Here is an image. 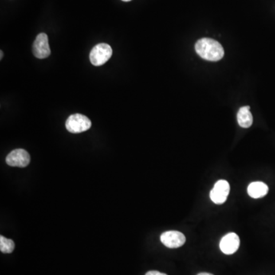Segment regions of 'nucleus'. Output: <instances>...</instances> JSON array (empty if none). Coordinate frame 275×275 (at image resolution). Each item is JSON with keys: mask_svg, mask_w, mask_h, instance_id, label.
<instances>
[{"mask_svg": "<svg viewBox=\"0 0 275 275\" xmlns=\"http://www.w3.org/2000/svg\"><path fill=\"white\" fill-rule=\"evenodd\" d=\"M238 123L242 128H249L253 123V117L250 112V107L249 106L241 107L238 110L237 114Z\"/></svg>", "mask_w": 275, "mask_h": 275, "instance_id": "10", "label": "nucleus"}, {"mask_svg": "<svg viewBox=\"0 0 275 275\" xmlns=\"http://www.w3.org/2000/svg\"><path fill=\"white\" fill-rule=\"evenodd\" d=\"M212 275V274L206 273V272H203V273L198 274V275Z\"/></svg>", "mask_w": 275, "mask_h": 275, "instance_id": "13", "label": "nucleus"}, {"mask_svg": "<svg viewBox=\"0 0 275 275\" xmlns=\"http://www.w3.org/2000/svg\"><path fill=\"white\" fill-rule=\"evenodd\" d=\"M0 54H1V55H0V58L2 59V56H3V52H2V51H1V52H0Z\"/></svg>", "mask_w": 275, "mask_h": 275, "instance_id": "14", "label": "nucleus"}, {"mask_svg": "<svg viewBox=\"0 0 275 275\" xmlns=\"http://www.w3.org/2000/svg\"><path fill=\"white\" fill-rule=\"evenodd\" d=\"M268 193V186L266 183L257 181L252 182L248 186V194L252 198L258 199L267 195Z\"/></svg>", "mask_w": 275, "mask_h": 275, "instance_id": "9", "label": "nucleus"}, {"mask_svg": "<svg viewBox=\"0 0 275 275\" xmlns=\"http://www.w3.org/2000/svg\"><path fill=\"white\" fill-rule=\"evenodd\" d=\"M33 55L37 58L44 59L51 55V49L48 44V36L45 33H41L36 37L33 44Z\"/></svg>", "mask_w": 275, "mask_h": 275, "instance_id": "7", "label": "nucleus"}, {"mask_svg": "<svg viewBox=\"0 0 275 275\" xmlns=\"http://www.w3.org/2000/svg\"><path fill=\"white\" fill-rule=\"evenodd\" d=\"M15 243L12 239H9L4 237L0 236V250L2 253L9 254L14 251Z\"/></svg>", "mask_w": 275, "mask_h": 275, "instance_id": "11", "label": "nucleus"}, {"mask_svg": "<svg viewBox=\"0 0 275 275\" xmlns=\"http://www.w3.org/2000/svg\"><path fill=\"white\" fill-rule=\"evenodd\" d=\"M66 128L71 133H81L91 128L92 123L86 115L73 114L70 115L66 121Z\"/></svg>", "mask_w": 275, "mask_h": 275, "instance_id": "2", "label": "nucleus"}, {"mask_svg": "<svg viewBox=\"0 0 275 275\" xmlns=\"http://www.w3.org/2000/svg\"><path fill=\"white\" fill-rule=\"evenodd\" d=\"M122 1H124V2H129V1H131V0H122Z\"/></svg>", "mask_w": 275, "mask_h": 275, "instance_id": "15", "label": "nucleus"}, {"mask_svg": "<svg viewBox=\"0 0 275 275\" xmlns=\"http://www.w3.org/2000/svg\"><path fill=\"white\" fill-rule=\"evenodd\" d=\"M240 239L238 235L234 233H228L220 241V248L225 255L234 254L239 248Z\"/></svg>", "mask_w": 275, "mask_h": 275, "instance_id": "8", "label": "nucleus"}, {"mask_svg": "<svg viewBox=\"0 0 275 275\" xmlns=\"http://www.w3.org/2000/svg\"><path fill=\"white\" fill-rule=\"evenodd\" d=\"M112 49L106 43L98 44L93 47L90 54V60L92 65L99 67L103 65L112 57Z\"/></svg>", "mask_w": 275, "mask_h": 275, "instance_id": "3", "label": "nucleus"}, {"mask_svg": "<svg viewBox=\"0 0 275 275\" xmlns=\"http://www.w3.org/2000/svg\"><path fill=\"white\" fill-rule=\"evenodd\" d=\"M161 241L169 249H177L184 245L186 237L178 231H167L161 236Z\"/></svg>", "mask_w": 275, "mask_h": 275, "instance_id": "6", "label": "nucleus"}, {"mask_svg": "<svg viewBox=\"0 0 275 275\" xmlns=\"http://www.w3.org/2000/svg\"><path fill=\"white\" fill-rule=\"evenodd\" d=\"M230 191V186L227 181L220 180L217 181L210 191V199L216 204H222L227 200Z\"/></svg>", "mask_w": 275, "mask_h": 275, "instance_id": "4", "label": "nucleus"}, {"mask_svg": "<svg viewBox=\"0 0 275 275\" xmlns=\"http://www.w3.org/2000/svg\"><path fill=\"white\" fill-rule=\"evenodd\" d=\"M195 50L200 57L209 61H218L224 56V49L221 44L208 37L198 40L196 43Z\"/></svg>", "mask_w": 275, "mask_h": 275, "instance_id": "1", "label": "nucleus"}, {"mask_svg": "<svg viewBox=\"0 0 275 275\" xmlns=\"http://www.w3.org/2000/svg\"><path fill=\"white\" fill-rule=\"evenodd\" d=\"M146 275H167L166 274L161 273V272H158V271H150V272H147Z\"/></svg>", "mask_w": 275, "mask_h": 275, "instance_id": "12", "label": "nucleus"}, {"mask_svg": "<svg viewBox=\"0 0 275 275\" xmlns=\"http://www.w3.org/2000/svg\"><path fill=\"white\" fill-rule=\"evenodd\" d=\"M31 158L25 150L18 148L11 151L6 157L5 162L11 167H25L30 163Z\"/></svg>", "mask_w": 275, "mask_h": 275, "instance_id": "5", "label": "nucleus"}]
</instances>
